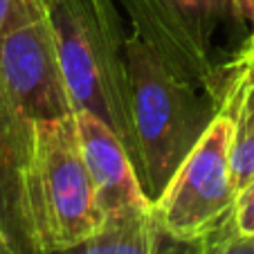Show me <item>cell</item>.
Returning <instances> with one entry per match:
<instances>
[{
	"mask_svg": "<svg viewBox=\"0 0 254 254\" xmlns=\"http://www.w3.org/2000/svg\"><path fill=\"white\" fill-rule=\"evenodd\" d=\"M128 29L173 72L223 101L230 83L227 65L216 57V36L241 23L234 0H120Z\"/></svg>",
	"mask_w": 254,
	"mask_h": 254,
	"instance_id": "cell-5",
	"label": "cell"
},
{
	"mask_svg": "<svg viewBox=\"0 0 254 254\" xmlns=\"http://www.w3.org/2000/svg\"><path fill=\"white\" fill-rule=\"evenodd\" d=\"M57 0H0V36L50 14Z\"/></svg>",
	"mask_w": 254,
	"mask_h": 254,
	"instance_id": "cell-12",
	"label": "cell"
},
{
	"mask_svg": "<svg viewBox=\"0 0 254 254\" xmlns=\"http://www.w3.org/2000/svg\"><path fill=\"white\" fill-rule=\"evenodd\" d=\"M254 65V32L243 41V45L239 48V52L234 54L230 63H227V74L232 70H245V67Z\"/></svg>",
	"mask_w": 254,
	"mask_h": 254,
	"instance_id": "cell-14",
	"label": "cell"
},
{
	"mask_svg": "<svg viewBox=\"0 0 254 254\" xmlns=\"http://www.w3.org/2000/svg\"><path fill=\"white\" fill-rule=\"evenodd\" d=\"M50 23L74 113H90L115 130L137 167L120 0H57Z\"/></svg>",
	"mask_w": 254,
	"mask_h": 254,
	"instance_id": "cell-1",
	"label": "cell"
},
{
	"mask_svg": "<svg viewBox=\"0 0 254 254\" xmlns=\"http://www.w3.org/2000/svg\"><path fill=\"white\" fill-rule=\"evenodd\" d=\"M155 254H196V245L176 241V239H171V236H167L164 232H160L158 252Z\"/></svg>",
	"mask_w": 254,
	"mask_h": 254,
	"instance_id": "cell-15",
	"label": "cell"
},
{
	"mask_svg": "<svg viewBox=\"0 0 254 254\" xmlns=\"http://www.w3.org/2000/svg\"><path fill=\"white\" fill-rule=\"evenodd\" d=\"M196 254H254V239L241 234L230 216L218 230L196 243Z\"/></svg>",
	"mask_w": 254,
	"mask_h": 254,
	"instance_id": "cell-11",
	"label": "cell"
},
{
	"mask_svg": "<svg viewBox=\"0 0 254 254\" xmlns=\"http://www.w3.org/2000/svg\"><path fill=\"white\" fill-rule=\"evenodd\" d=\"M0 83L32 124L74 115L50 14L0 36Z\"/></svg>",
	"mask_w": 254,
	"mask_h": 254,
	"instance_id": "cell-6",
	"label": "cell"
},
{
	"mask_svg": "<svg viewBox=\"0 0 254 254\" xmlns=\"http://www.w3.org/2000/svg\"><path fill=\"white\" fill-rule=\"evenodd\" d=\"M234 5H236V11H239V18L243 20V25H250L254 32V0H234Z\"/></svg>",
	"mask_w": 254,
	"mask_h": 254,
	"instance_id": "cell-16",
	"label": "cell"
},
{
	"mask_svg": "<svg viewBox=\"0 0 254 254\" xmlns=\"http://www.w3.org/2000/svg\"><path fill=\"white\" fill-rule=\"evenodd\" d=\"M29 202L39 254L72 248L104 225L74 115L34 124Z\"/></svg>",
	"mask_w": 254,
	"mask_h": 254,
	"instance_id": "cell-3",
	"label": "cell"
},
{
	"mask_svg": "<svg viewBox=\"0 0 254 254\" xmlns=\"http://www.w3.org/2000/svg\"><path fill=\"white\" fill-rule=\"evenodd\" d=\"M34 124L0 83V230L20 254H39L29 202Z\"/></svg>",
	"mask_w": 254,
	"mask_h": 254,
	"instance_id": "cell-7",
	"label": "cell"
},
{
	"mask_svg": "<svg viewBox=\"0 0 254 254\" xmlns=\"http://www.w3.org/2000/svg\"><path fill=\"white\" fill-rule=\"evenodd\" d=\"M74 122L104 218L117 211L153 207L144 191L137 167L115 130L90 113H74Z\"/></svg>",
	"mask_w": 254,
	"mask_h": 254,
	"instance_id": "cell-8",
	"label": "cell"
},
{
	"mask_svg": "<svg viewBox=\"0 0 254 254\" xmlns=\"http://www.w3.org/2000/svg\"><path fill=\"white\" fill-rule=\"evenodd\" d=\"M227 92L234 101L232 178L236 191L254 180V65L232 70Z\"/></svg>",
	"mask_w": 254,
	"mask_h": 254,
	"instance_id": "cell-10",
	"label": "cell"
},
{
	"mask_svg": "<svg viewBox=\"0 0 254 254\" xmlns=\"http://www.w3.org/2000/svg\"><path fill=\"white\" fill-rule=\"evenodd\" d=\"M160 227L153 207L126 209L104 218L97 234L65 250L48 254H155Z\"/></svg>",
	"mask_w": 254,
	"mask_h": 254,
	"instance_id": "cell-9",
	"label": "cell"
},
{
	"mask_svg": "<svg viewBox=\"0 0 254 254\" xmlns=\"http://www.w3.org/2000/svg\"><path fill=\"white\" fill-rule=\"evenodd\" d=\"M232 218H234V225L241 234L254 239V180L236 193Z\"/></svg>",
	"mask_w": 254,
	"mask_h": 254,
	"instance_id": "cell-13",
	"label": "cell"
},
{
	"mask_svg": "<svg viewBox=\"0 0 254 254\" xmlns=\"http://www.w3.org/2000/svg\"><path fill=\"white\" fill-rule=\"evenodd\" d=\"M137 173L151 202L198 144L221 101L173 72L135 32L126 36Z\"/></svg>",
	"mask_w": 254,
	"mask_h": 254,
	"instance_id": "cell-2",
	"label": "cell"
},
{
	"mask_svg": "<svg viewBox=\"0 0 254 254\" xmlns=\"http://www.w3.org/2000/svg\"><path fill=\"white\" fill-rule=\"evenodd\" d=\"M232 137L234 101L225 88L216 117L153 202L160 232L196 245L234 214Z\"/></svg>",
	"mask_w": 254,
	"mask_h": 254,
	"instance_id": "cell-4",
	"label": "cell"
},
{
	"mask_svg": "<svg viewBox=\"0 0 254 254\" xmlns=\"http://www.w3.org/2000/svg\"><path fill=\"white\" fill-rule=\"evenodd\" d=\"M250 67H252V65H250Z\"/></svg>",
	"mask_w": 254,
	"mask_h": 254,
	"instance_id": "cell-18",
	"label": "cell"
},
{
	"mask_svg": "<svg viewBox=\"0 0 254 254\" xmlns=\"http://www.w3.org/2000/svg\"><path fill=\"white\" fill-rule=\"evenodd\" d=\"M0 254H20L18 250L14 248V243L5 236V232L2 230H0Z\"/></svg>",
	"mask_w": 254,
	"mask_h": 254,
	"instance_id": "cell-17",
	"label": "cell"
}]
</instances>
